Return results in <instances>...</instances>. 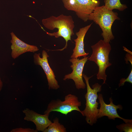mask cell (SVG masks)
Segmentation results:
<instances>
[{
	"instance_id": "2",
	"label": "cell",
	"mask_w": 132,
	"mask_h": 132,
	"mask_svg": "<svg viewBox=\"0 0 132 132\" xmlns=\"http://www.w3.org/2000/svg\"><path fill=\"white\" fill-rule=\"evenodd\" d=\"M120 19L117 12L107 9L104 5L96 7L88 18L99 26L102 31L103 40L109 43L114 38L111 30L112 24L115 20Z\"/></svg>"
},
{
	"instance_id": "10",
	"label": "cell",
	"mask_w": 132,
	"mask_h": 132,
	"mask_svg": "<svg viewBox=\"0 0 132 132\" xmlns=\"http://www.w3.org/2000/svg\"><path fill=\"white\" fill-rule=\"evenodd\" d=\"M22 112L25 115L24 120L33 122L38 131L43 132L52 122L49 119L50 114H41L28 108L24 109Z\"/></svg>"
},
{
	"instance_id": "13",
	"label": "cell",
	"mask_w": 132,
	"mask_h": 132,
	"mask_svg": "<svg viewBox=\"0 0 132 132\" xmlns=\"http://www.w3.org/2000/svg\"><path fill=\"white\" fill-rule=\"evenodd\" d=\"M104 6L107 9L112 11L114 9L123 11L127 8L125 4H122L120 0H104Z\"/></svg>"
},
{
	"instance_id": "7",
	"label": "cell",
	"mask_w": 132,
	"mask_h": 132,
	"mask_svg": "<svg viewBox=\"0 0 132 132\" xmlns=\"http://www.w3.org/2000/svg\"><path fill=\"white\" fill-rule=\"evenodd\" d=\"M89 57L86 56L81 59L71 58L69 61L72 64L70 67L72 71L71 73L66 75L63 80L72 79L74 81L77 89H85L86 85L83 80L82 72L84 65Z\"/></svg>"
},
{
	"instance_id": "14",
	"label": "cell",
	"mask_w": 132,
	"mask_h": 132,
	"mask_svg": "<svg viewBox=\"0 0 132 132\" xmlns=\"http://www.w3.org/2000/svg\"><path fill=\"white\" fill-rule=\"evenodd\" d=\"M53 122L50 124L43 132H66V128L59 122V120L56 117L53 120Z\"/></svg>"
},
{
	"instance_id": "18",
	"label": "cell",
	"mask_w": 132,
	"mask_h": 132,
	"mask_svg": "<svg viewBox=\"0 0 132 132\" xmlns=\"http://www.w3.org/2000/svg\"><path fill=\"white\" fill-rule=\"evenodd\" d=\"M125 60L126 63L127 64L128 61H129L132 66V54L128 53L126 54L125 55Z\"/></svg>"
},
{
	"instance_id": "12",
	"label": "cell",
	"mask_w": 132,
	"mask_h": 132,
	"mask_svg": "<svg viewBox=\"0 0 132 132\" xmlns=\"http://www.w3.org/2000/svg\"><path fill=\"white\" fill-rule=\"evenodd\" d=\"M92 24L91 23L80 28L79 31L76 33L77 37L74 40L75 45L71 58H78L81 56L84 57L89 54V53H86L85 51L84 41L85 35Z\"/></svg>"
},
{
	"instance_id": "8",
	"label": "cell",
	"mask_w": 132,
	"mask_h": 132,
	"mask_svg": "<svg viewBox=\"0 0 132 132\" xmlns=\"http://www.w3.org/2000/svg\"><path fill=\"white\" fill-rule=\"evenodd\" d=\"M42 57L40 53H35L33 55V61L35 64L40 66L44 70L48 82L49 89H57L60 87L53 70L50 66L48 61L49 55L44 50L42 51Z\"/></svg>"
},
{
	"instance_id": "15",
	"label": "cell",
	"mask_w": 132,
	"mask_h": 132,
	"mask_svg": "<svg viewBox=\"0 0 132 132\" xmlns=\"http://www.w3.org/2000/svg\"><path fill=\"white\" fill-rule=\"evenodd\" d=\"M120 132H132V122L123 123L116 126Z\"/></svg>"
},
{
	"instance_id": "17",
	"label": "cell",
	"mask_w": 132,
	"mask_h": 132,
	"mask_svg": "<svg viewBox=\"0 0 132 132\" xmlns=\"http://www.w3.org/2000/svg\"><path fill=\"white\" fill-rule=\"evenodd\" d=\"M38 131L36 129L30 128H17L12 129L11 132H37Z\"/></svg>"
},
{
	"instance_id": "11",
	"label": "cell",
	"mask_w": 132,
	"mask_h": 132,
	"mask_svg": "<svg viewBox=\"0 0 132 132\" xmlns=\"http://www.w3.org/2000/svg\"><path fill=\"white\" fill-rule=\"evenodd\" d=\"M11 37L10 41L11 44V55L13 59H15L25 53H34L39 50L37 46L29 44L22 41L13 32L11 33Z\"/></svg>"
},
{
	"instance_id": "6",
	"label": "cell",
	"mask_w": 132,
	"mask_h": 132,
	"mask_svg": "<svg viewBox=\"0 0 132 132\" xmlns=\"http://www.w3.org/2000/svg\"><path fill=\"white\" fill-rule=\"evenodd\" d=\"M81 102L76 96L71 94L66 95L64 100L57 99L52 100L49 103L44 114H49L52 111H56L66 115L73 110L77 111L81 113L79 107Z\"/></svg>"
},
{
	"instance_id": "4",
	"label": "cell",
	"mask_w": 132,
	"mask_h": 132,
	"mask_svg": "<svg viewBox=\"0 0 132 132\" xmlns=\"http://www.w3.org/2000/svg\"><path fill=\"white\" fill-rule=\"evenodd\" d=\"M92 53L88 60L94 62L99 67L97 75V78L103 80L102 84L105 83L107 75L106 69L112 65L109 62V55L111 49L109 42L100 40L96 43L92 45Z\"/></svg>"
},
{
	"instance_id": "5",
	"label": "cell",
	"mask_w": 132,
	"mask_h": 132,
	"mask_svg": "<svg viewBox=\"0 0 132 132\" xmlns=\"http://www.w3.org/2000/svg\"><path fill=\"white\" fill-rule=\"evenodd\" d=\"M67 10L73 11L77 17L84 22L100 3L98 0H61Z\"/></svg>"
},
{
	"instance_id": "9",
	"label": "cell",
	"mask_w": 132,
	"mask_h": 132,
	"mask_svg": "<svg viewBox=\"0 0 132 132\" xmlns=\"http://www.w3.org/2000/svg\"><path fill=\"white\" fill-rule=\"evenodd\" d=\"M98 99L100 104V107L99 109L98 115V119L104 116H106L110 120H115V118H117L122 120L125 123L132 122V120L125 119L119 115L117 110L118 109L120 110H122L123 107L120 104L115 105L111 98H109V100L110 102L109 104H107L105 103L101 94L98 95Z\"/></svg>"
},
{
	"instance_id": "3",
	"label": "cell",
	"mask_w": 132,
	"mask_h": 132,
	"mask_svg": "<svg viewBox=\"0 0 132 132\" xmlns=\"http://www.w3.org/2000/svg\"><path fill=\"white\" fill-rule=\"evenodd\" d=\"M82 76L85 80L87 88V92L85 95L86 100L85 109L81 111V113L85 117L87 123L92 126L97 121L99 111L98 109L99 103L97 102L98 93L101 90V86L98 83L93 85L91 88L90 86L89 80L92 76L88 77L83 74Z\"/></svg>"
},
{
	"instance_id": "1",
	"label": "cell",
	"mask_w": 132,
	"mask_h": 132,
	"mask_svg": "<svg viewBox=\"0 0 132 132\" xmlns=\"http://www.w3.org/2000/svg\"><path fill=\"white\" fill-rule=\"evenodd\" d=\"M42 22L44 26L49 30H53L55 28L58 29L56 32L50 33L45 31L48 35L51 36H54L56 38L61 37L66 41V44L63 48L56 50L61 51L66 48L68 42L69 40L71 41V36L74 34L73 29L75 25L72 16L63 14L57 17L52 16L43 19Z\"/></svg>"
},
{
	"instance_id": "19",
	"label": "cell",
	"mask_w": 132,
	"mask_h": 132,
	"mask_svg": "<svg viewBox=\"0 0 132 132\" xmlns=\"http://www.w3.org/2000/svg\"><path fill=\"white\" fill-rule=\"evenodd\" d=\"M3 82L0 77V91L2 89L3 87Z\"/></svg>"
},
{
	"instance_id": "20",
	"label": "cell",
	"mask_w": 132,
	"mask_h": 132,
	"mask_svg": "<svg viewBox=\"0 0 132 132\" xmlns=\"http://www.w3.org/2000/svg\"><path fill=\"white\" fill-rule=\"evenodd\" d=\"M123 47L124 48V50L128 52V53H129L131 54H132V52L131 51L129 50H128V49H127L125 47L123 46Z\"/></svg>"
},
{
	"instance_id": "16",
	"label": "cell",
	"mask_w": 132,
	"mask_h": 132,
	"mask_svg": "<svg viewBox=\"0 0 132 132\" xmlns=\"http://www.w3.org/2000/svg\"><path fill=\"white\" fill-rule=\"evenodd\" d=\"M128 82L132 84V69L127 77L125 79V78H121L119 84V87L123 86L125 82Z\"/></svg>"
}]
</instances>
